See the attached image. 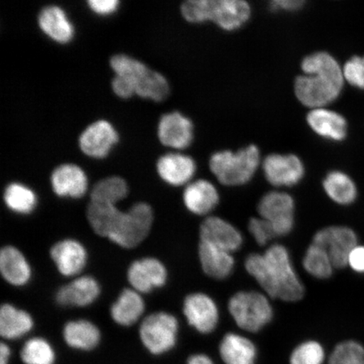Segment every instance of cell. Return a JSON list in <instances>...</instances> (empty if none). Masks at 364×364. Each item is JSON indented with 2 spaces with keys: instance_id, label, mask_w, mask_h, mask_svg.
<instances>
[{
  "instance_id": "6da1fadb",
  "label": "cell",
  "mask_w": 364,
  "mask_h": 364,
  "mask_svg": "<svg viewBox=\"0 0 364 364\" xmlns=\"http://www.w3.org/2000/svg\"><path fill=\"white\" fill-rule=\"evenodd\" d=\"M245 268L261 287L262 292L271 299L294 303L301 300L306 294L289 250L283 245L273 244L264 253L248 255Z\"/></svg>"
},
{
  "instance_id": "7a4b0ae2",
  "label": "cell",
  "mask_w": 364,
  "mask_h": 364,
  "mask_svg": "<svg viewBox=\"0 0 364 364\" xmlns=\"http://www.w3.org/2000/svg\"><path fill=\"white\" fill-rule=\"evenodd\" d=\"M299 75L294 82L296 97L304 106L316 109L336 101L343 88V71L338 61L326 52L311 54L303 59Z\"/></svg>"
},
{
  "instance_id": "3957f363",
  "label": "cell",
  "mask_w": 364,
  "mask_h": 364,
  "mask_svg": "<svg viewBox=\"0 0 364 364\" xmlns=\"http://www.w3.org/2000/svg\"><path fill=\"white\" fill-rule=\"evenodd\" d=\"M181 12L193 24L213 21L221 29L232 31L249 21L252 8L244 0H188L181 4Z\"/></svg>"
},
{
  "instance_id": "277c9868",
  "label": "cell",
  "mask_w": 364,
  "mask_h": 364,
  "mask_svg": "<svg viewBox=\"0 0 364 364\" xmlns=\"http://www.w3.org/2000/svg\"><path fill=\"white\" fill-rule=\"evenodd\" d=\"M260 163V150L252 144L237 152L223 150L213 154L209 159V168L220 184L240 186L253 178Z\"/></svg>"
},
{
  "instance_id": "5b68a950",
  "label": "cell",
  "mask_w": 364,
  "mask_h": 364,
  "mask_svg": "<svg viewBox=\"0 0 364 364\" xmlns=\"http://www.w3.org/2000/svg\"><path fill=\"white\" fill-rule=\"evenodd\" d=\"M271 299L262 291L241 290L230 298L228 311L240 330L258 333L274 317Z\"/></svg>"
},
{
  "instance_id": "8992f818",
  "label": "cell",
  "mask_w": 364,
  "mask_h": 364,
  "mask_svg": "<svg viewBox=\"0 0 364 364\" xmlns=\"http://www.w3.org/2000/svg\"><path fill=\"white\" fill-rule=\"evenodd\" d=\"M179 328V321L172 314L154 312L141 322L139 339L150 354L161 356L175 348L178 341Z\"/></svg>"
},
{
  "instance_id": "52a82bcc",
  "label": "cell",
  "mask_w": 364,
  "mask_h": 364,
  "mask_svg": "<svg viewBox=\"0 0 364 364\" xmlns=\"http://www.w3.org/2000/svg\"><path fill=\"white\" fill-rule=\"evenodd\" d=\"M154 212L146 203H138L122 211L108 239L120 247L133 249L148 237L152 229Z\"/></svg>"
},
{
  "instance_id": "ba28073f",
  "label": "cell",
  "mask_w": 364,
  "mask_h": 364,
  "mask_svg": "<svg viewBox=\"0 0 364 364\" xmlns=\"http://www.w3.org/2000/svg\"><path fill=\"white\" fill-rule=\"evenodd\" d=\"M257 208L258 216L269 223L277 237L288 235L294 230L295 201L288 193L271 191L262 196Z\"/></svg>"
},
{
  "instance_id": "9c48e42d",
  "label": "cell",
  "mask_w": 364,
  "mask_h": 364,
  "mask_svg": "<svg viewBox=\"0 0 364 364\" xmlns=\"http://www.w3.org/2000/svg\"><path fill=\"white\" fill-rule=\"evenodd\" d=\"M312 243L324 249L336 269H341L348 267L349 255L358 245V239L351 228L331 225L318 230L313 236Z\"/></svg>"
},
{
  "instance_id": "30bf717a",
  "label": "cell",
  "mask_w": 364,
  "mask_h": 364,
  "mask_svg": "<svg viewBox=\"0 0 364 364\" xmlns=\"http://www.w3.org/2000/svg\"><path fill=\"white\" fill-rule=\"evenodd\" d=\"M184 316L188 325L199 334L209 335L220 323V309L210 295L203 292L188 294L183 301Z\"/></svg>"
},
{
  "instance_id": "8fae6325",
  "label": "cell",
  "mask_w": 364,
  "mask_h": 364,
  "mask_svg": "<svg viewBox=\"0 0 364 364\" xmlns=\"http://www.w3.org/2000/svg\"><path fill=\"white\" fill-rule=\"evenodd\" d=\"M264 176L275 188H290L299 183L306 173L304 164L295 154H272L264 159Z\"/></svg>"
},
{
  "instance_id": "7c38bea8",
  "label": "cell",
  "mask_w": 364,
  "mask_h": 364,
  "mask_svg": "<svg viewBox=\"0 0 364 364\" xmlns=\"http://www.w3.org/2000/svg\"><path fill=\"white\" fill-rule=\"evenodd\" d=\"M119 142V134L110 122L95 121L79 136V147L86 156L95 159L107 158Z\"/></svg>"
},
{
  "instance_id": "4fadbf2b",
  "label": "cell",
  "mask_w": 364,
  "mask_h": 364,
  "mask_svg": "<svg viewBox=\"0 0 364 364\" xmlns=\"http://www.w3.org/2000/svg\"><path fill=\"white\" fill-rule=\"evenodd\" d=\"M199 238L202 242L235 253L242 247V234L230 222L221 217L210 215L204 218L199 227Z\"/></svg>"
},
{
  "instance_id": "5bb4252c",
  "label": "cell",
  "mask_w": 364,
  "mask_h": 364,
  "mask_svg": "<svg viewBox=\"0 0 364 364\" xmlns=\"http://www.w3.org/2000/svg\"><path fill=\"white\" fill-rule=\"evenodd\" d=\"M127 280L136 292L148 294L161 289L168 280L167 268L156 257H144L130 264L127 269Z\"/></svg>"
},
{
  "instance_id": "9a60e30c",
  "label": "cell",
  "mask_w": 364,
  "mask_h": 364,
  "mask_svg": "<svg viewBox=\"0 0 364 364\" xmlns=\"http://www.w3.org/2000/svg\"><path fill=\"white\" fill-rule=\"evenodd\" d=\"M157 136L164 146L185 149L193 143L194 125L192 120L181 112L163 114L158 122Z\"/></svg>"
},
{
  "instance_id": "2e32d148",
  "label": "cell",
  "mask_w": 364,
  "mask_h": 364,
  "mask_svg": "<svg viewBox=\"0 0 364 364\" xmlns=\"http://www.w3.org/2000/svg\"><path fill=\"white\" fill-rule=\"evenodd\" d=\"M50 257L61 275L75 277L87 265L88 252L79 240L68 238L59 240L53 245L50 249Z\"/></svg>"
},
{
  "instance_id": "e0dca14e",
  "label": "cell",
  "mask_w": 364,
  "mask_h": 364,
  "mask_svg": "<svg viewBox=\"0 0 364 364\" xmlns=\"http://www.w3.org/2000/svg\"><path fill=\"white\" fill-rule=\"evenodd\" d=\"M52 189L59 198L79 199L88 191V177L79 166L65 163L54 168L50 176Z\"/></svg>"
},
{
  "instance_id": "ac0fdd59",
  "label": "cell",
  "mask_w": 364,
  "mask_h": 364,
  "mask_svg": "<svg viewBox=\"0 0 364 364\" xmlns=\"http://www.w3.org/2000/svg\"><path fill=\"white\" fill-rule=\"evenodd\" d=\"M99 282L91 276L76 277L57 291L55 300L63 307H86L92 304L101 294Z\"/></svg>"
},
{
  "instance_id": "d6986e66",
  "label": "cell",
  "mask_w": 364,
  "mask_h": 364,
  "mask_svg": "<svg viewBox=\"0 0 364 364\" xmlns=\"http://www.w3.org/2000/svg\"><path fill=\"white\" fill-rule=\"evenodd\" d=\"M184 206L193 215L210 216L220 202V195L211 181L199 179L186 186L182 194Z\"/></svg>"
},
{
  "instance_id": "ffe728a7",
  "label": "cell",
  "mask_w": 364,
  "mask_h": 364,
  "mask_svg": "<svg viewBox=\"0 0 364 364\" xmlns=\"http://www.w3.org/2000/svg\"><path fill=\"white\" fill-rule=\"evenodd\" d=\"M157 174L163 181L172 186H186L192 182L197 165L194 159L180 153H167L158 159Z\"/></svg>"
},
{
  "instance_id": "44dd1931",
  "label": "cell",
  "mask_w": 364,
  "mask_h": 364,
  "mask_svg": "<svg viewBox=\"0 0 364 364\" xmlns=\"http://www.w3.org/2000/svg\"><path fill=\"white\" fill-rule=\"evenodd\" d=\"M38 24L43 33L58 44H68L75 38L74 24L65 11L56 4L45 6L40 11Z\"/></svg>"
},
{
  "instance_id": "7402d4cb",
  "label": "cell",
  "mask_w": 364,
  "mask_h": 364,
  "mask_svg": "<svg viewBox=\"0 0 364 364\" xmlns=\"http://www.w3.org/2000/svg\"><path fill=\"white\" fill-rule=\"evenodd\" d=\"M218 354L225 364H256L258 350L247 336L228 332L218 344Z\"/></svg>"
},
{
  "instance_id": "603a6c76",
  "label": "cell",
  "mask_w": 364,
  "mask_h": 364,
  "mask_svg": "<svg viewBox=\"0 0 364 364\" xmlns=\"http://www.w3.org/2000/svg\"><path fill=\"white\" fill-rule=\"evenodd\" d=\"M198 258L205 274L215 280H225L235 267L234 254L199 241Z\"/></svg>"
},
{
  "instance_id": "cb8c5ba5",
  "label": "cell",
  "mask_w": 364,
  "mask_h": 364,
  "mask_svg": "<svg viewBox=\"0 0 364 364\" xmlns=\"http://www.w3.org/2000/svg\"><path fill=\"white\" fill-rule=\"evenodd\" d=\"M136 88V95L154 102H162L169 97L170 84L161 73L144 65L130 77Z\"/></svg>"
},
{
  "instance_id": "d4e9b609",
  "label": "cell",
  "mask_w": 364,
  "mask_h": 364,
  "mask_svg": "<svg viewBox=\"0 0 364 364\" xmlns=\"http://www.w3.org/2000/svg\"><path fill=\"white\" fill-rule=\"evenodd\" d=\"M0 272L8 284L15 287L28 284L33 277L25 255L13 245H6L0 250Z\"/></svg>"
},
{
  "instance_id": "484cf974",
  "label": "cell",
  "mask_w": 364,
  "mask_h": 364,
  "mask_svg": "<svg viewBox=\"0 0 364 364\" xmlns=\"http://www.w3.org/2000/svg\"><path fill=\"white\" fill-rule=\"evenodd\" d=\"M63 338L72 349L90 352L101 343L102 333L93 322L81 318L66 323L63 329Z\"/></svg>"
},
{
  "instance_id": "4316f807",
  "label": "cell",
  "mask_w": 364,
  "mask_h": 364,
  "mask_svg": "<svg viewBox=\"0 0 364 364\" xmlns=\"http://www.w3.org/2000/svg\"><path fill=\"white\" fill-rule=\"evenodd\" d=\"M306 121L316 134L326 139L343 141L347 136V121L341 114L328 109H312L307 114Z\"/></svg>"
},
{
  "instance_id": "83f0119b",
  "label": "cell",
  "mask_w": 364,
  "mask_h": 364,
  "mask_svg": "<svg viewBox=\"0 0 364 364\" xmlns=\"http://www.w3.org/2000/svg\"><path fill=\"white\" fill-rule=\"evenodd\" d=\"M145 311V302L142 295L133 289L122 291L110 309L111 317L116 324L129 327L142 317Z\"/></svg>"
},
{
  "instance_id": "f1b7e54d",
  "label": "cell",
  "mask_w": 364,
  "mask_h": 364,
  "mask_svg": "<svg viewBox=\"0 0 364 364\" xmlns=\"http://www.w3.org/2000/svg\"><path fill=\"white\" fill-rule=\"evenodd\" d=\"M34 324L33 316L24 309L8 303L2 304L0 309V335L3 339H21L30 333Z\"/></svg>"
},
{
  "instance_id": "f546056e",
  "label": "cell",
  "mask_w": 364,
  "mask_h": 364,
  "mask_svg": "<svg viewBox=\"0 0 364 364\" xmlns=\"http://www.w3.org/2000/svg\"><path fill=\"white\" fill-rule=\"evenodd\" d=\"M323 188L328 198L341 206L351 205L358 198V188L351 177L344 172L333 171L323 181Z\"/></svg>"
},
{
  "instance_id": "4dcf8cb0",
  "label": "cell",
  "mask_w": 364,
  "mask_h": 364,
  "mask_svg": "<svg viewBox=\"0 0 364 364\" xmlns=\"http://www.w3.org/2000/svg\"><path fill=\"white\" fill-rule=\"evenodd\" d=\"M3 198L8 209L21 215H31L38 204L35 191L21 182L8 184L4 188Z\"/></svg>"
},
{
  "instance_id": "1f68e13d",
  "label": "cell",
  "mask_w": 364,
  "mask_h": 364,
  "mask_svg": "<svg viewBox=\"0 0 364 364\" xmlns=\"http://www.w3.org/2000/svg\"><path fill=\"white\" fill-rule=\"evenodd\" d=\"M121 212L115 204L90 201L86 215L95 233L108 239Z\"/></svg>"
},
{
  "instance_id": "d6a6232c",
  "label": "cell",
  "mask_w": 364,
  "mask_h": 364,
  "mask_svg": "<svg viewBox=\"0 0 364 364\" xmlns=\"http://www.w3.org/2000/svg\"><path fill=\"white\" fill-rule=\"evenodd\" d=\"M129 188L121 176L105 177L95 183L90 191V201L117 205L129 195Z\"/></svg>"
},
{
  "instance_id": "836d02e7",
  "label": "cell",
  "mask_w": 364,
  "mask_h": 364,
  "mask_svg": "<svg viewBox=\"0 0 364 364\" xmlns=\"http://www.w3.org/2000/svg\"><path fill=\"white\" fill-rule=\"evenodd\" d=\"M302 265L309 275L320 280L330 279L336 269L326 250L313 243L304 255Z\"/></svg>"
},
{
  "instance_id": "e575fe53",
  "label": "cell",
  "mask_w": 364,
  "mask_h": 364,
  "mask_svg": "<svg viewBox=\"0 0 364 364\" xmlns=\"http://www.w3.org/2000/svg\"><path fill=\"white\" fill-rule=\"evenodd\" d=\"M21 359L24 364H56L57 354L47 339L36 336L22 346Z\"/></svg>"
},
{
  "instance_id": "d590c367",
  "label": "cell",
  "mask_w": 364,
  "mask_h": 364,
  "mask_svg": "<svg viewBox=\"0 0 364 364\" xmlns=\"http://www.w3.org/2000/svg\"><path fill=\"white\" fill-rule=\"evenodd\" d=\"M326 353L324 347L316 340H306L293 349L289 364H325Z\"/></svg>"
},
{
  "instance_id": "8d00e7d4",
  "label": "cell",
  "mask_w": 364,
  "mask_h": 364,
  "mask_svg": "<svg viewBox=\"0 0 364 364\" xmlns=\"http://www.w3.org/2000/svg\"><path fill=\"white\" fill-rule=\"evenodd\" d=\"M327 364H364V347L355 340L341 341L332 350Z\"/></svg>"
},
{
  "instance_id": "74e56055",
  "label": "cell",
  "mask_w": 364,
  "mask_h": 364,
  "mask_svg": "<svg viewBox=\"0 0 364 364\" xmlns=\"http://www.w3.org/2000/svg\"><path fill=\"white\" fill-rule=\"evenodd\" d=\"M248 230L260 247H265L271 240L277 238L269 223L259 216L250 218Z\"/></svg>"
},
{
  "instance_id": "f35d334b",
  "label": "cell",
  "mask_w": 364,
  "mask_h": 364,
  "mask_svg": "<svg viewBox=\"0 0 364 364\" xmlns=\"http://www.w3.org/2000/svg\"><path fill=\"white\" fill-rule=\"evenodd\" d=\"M344 79L354 87L364 90V75L361 57L354 56L345 63Z\"/></svg>"
},
{
  "instance_id": "ab89813d",
  "label": "cell",
  "mask_w": 364,
  "mask_h": 364,
  "mask_svg": "<svg viewBox=\"0 0 364 364\" xmlns=\"http://www.w3.org/2000/svg\"><path fill=\"white\" fill-rule=\"evenodd\" d=\"M113 93L120 99L127 100L136 95L135 85L133 81L126 77L115 75L112 80Z\"/></svg>"
},
{
  "instance_id": "60d3db41",
  "label": "cell",
  "mask_w": 364,
  "mask_h": 364,
  "mask_svg": "<svg viewBox=\"0 0 364 364\" xmlns=\"http://www.w3.org/2000/svg\"><path fill=\"white\" fill-rule=\"evenodd\" d=\"M86 4L95 15L109 16L119 10L121 2L118 0H89Z\"/></svg>"
},
{
  "instance_id": "b9f144b4",
  "label": "cell",
  "mask_w": 364,
  "mask_h": 364,
  "mask_svg": "<svg viewBox=\"0 0 364 364\" xmlns=\"http://www.w3.org/2000/svg\"><path fill=\"white\" fill-rule=\"evenodd\" d=\"M348 267L358 273H364V245H358L349 255Z\"/></svg>"
},
{
  "instance_id": "7bdbcfd3",
  "label": "cell",
  "mask_w": 364,
  "mask_h": 364,
  "mask_svg": "<svg viewBox=\"0 0 364 364\" xmlns=\"http://www.w3.org/2000/svg\"><path fill=\"white\" fill-rule=\"evenodd\" d=\"M306 2L302 0H274L270 3L272 11H296L303 8Z\"/></svg>"
},
{
  "instance_id": "ee69618b",
  "label": "cell",
  "mask_w": 364,
  "mask_h": 364,
  "mask_svg": "<svg viewBox=\"0 0 364 364\" xmlns=\"http://www.w3.org/2000/svg\"><path fill=\"white\" fill-rule=\"evenodd\" d=\"M186 364H215L213 358L208 355L198 353L191 355L186 360Z\"/></svg>"
},
{
  "instance_id": "f6af8a7d",
  "label": "cell",
  "mask_w": 364,
  "mask_h": 364,
  "mask_svg": "<svg viewBox=\"0 0 364 364\" xmlns=\"http://www.w3.org/2000/svg\"><path fill=\"white\" fill-rule=\"evenodd\" d=\"M11 358V349L6 343L0 344V364H10Z\"/></svg>"
},
{
  "instance_id": "bcb514c9",
  "label": "cell",
  "mask_w": 364,
  "mask_h": 364,
  "mask_svg": "<svg viewBox=\"0 0 364 364\" xmlns=\"http://www.w3.org/2000/svg\"><path fill=\"white\" fill-rule=\"evenodd\" d=\"M363 67V75H364V57H362Z\"/></svg>"
}]
</instances>
